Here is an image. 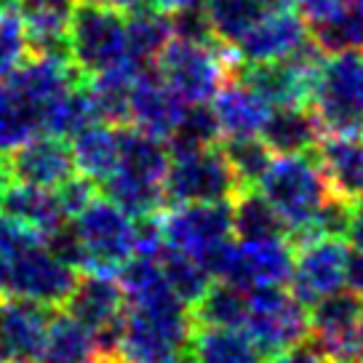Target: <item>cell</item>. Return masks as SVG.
<instances>
[{"mask_svg": "<svg viewBox=\"0 0 363 363\" xmlns=\"http://www.w3.org/2000/svg\"><path fill=\"white\" fill-rule=\"evenodd\" d=\"M166 142L136 131L134 125H118V166L99 187L104 198L123 208L131 219L155 216L166 206Z\"/></svg>", "mask_w": 363, "mask_h": 363, "instance_id": "6da1fadb", "label": "cell"}, {"mask_svg": "<svg viewBox=\"0 0 363 363\" xmlns=\"http://www.w3.org/2000/svg\"><path fill=\"white\" fill-rule=\"evenodd\" d=\"M257 190L275 208L291 246L310 235V225L315 219L318 208L331 195L313 152L272 155Z\"/></svg>", "mask_w": 363, "mask_h": 363, "instance_id": "7a4b0ae2", "label": "cell"}, {"mask_svg": "<svg viewBox=\"0 0 363 363\" xmlns=\"http://www.w3.org/2000/svg\"><path fill=\"white\" fill-rule=\"evenodd\" d=\"M310 107L323 134L363 136V51L323 59Z\"/></svg>", "mask_w": 363, "mask_h": 363, "instance_id": "3957f363", "label": "cell"}, {"mask_svg": "<svg viewBox=\"0 0 363 363\" xmlns=\"http://www.w3.org/2000/svg\"><path fill=\"white\" fill-rule=\"evenodd\" d=\"M67 40L72 65L91 78L128 59L125 13L104 0H75L67 13Z\"/></svg>", "mask_w": 363, "mask_h": 363, "instance_id": "277c9868", "label": "cell"}, {"mask_svg": "<svg viewBox=\"0 0 363 363\" xmlns=\"http://www.w3.org/2000/svg\"><path fill=\"white\" fill-rule=\"evenodd\" d=\"M83 251V270L118 275L136 251V219L107 198H94L69 219Z\"/></svg>", "mask_w": 363, "mask_h": 363, "instance_id": "5b68a950", "label": "cell"}, {"mask_svg": "<svg viewBox=\"0 0 363 363\" xmlns=\"http://www.w3.org/2000/svg\"><path fill=\"white\" fill-rule=\"evenodd\" d=\"M152 65L184 104H208L233 78L230 62L216 54L214 43H193L182 38H171Z\"/></svg>", "mask_w": 363, "mask_h": 363, "instance_id": "8992f818", "label": "cell"}, {"mask_svg": "<svg viewBox=\"0 0 363 363\" xmlns=\"http://www.w3.org/2000/svg\"><path fill=\"white\" fill-rule=\"evenodd\" d=\"M243 331L264 358H272L307 340V307L286 286L249 289Z\"/></svg>", "mask_w": 363, "mask_h": 363, "instance_id": "52a82bcc", "label": "cell"}, {"mask_svg": "<svg viewBox=\"0 0 363 363\" xmlns=\"http://www.w3.org/2000/svg\"><path fill=\"white\" fill-rule=\"evenodd\" d=\"M238 190L219 145L187 152H169L163 179L166 203H225Z\"/></svg>", "mask_w": 363, "mask_h": 363, "instance_id": "ba28073f", "label": "cell"}, {"mask_svg": "<svg viewBox=\"0 0 363 363\" xmlns=\"http://www.w3.org/2000/svg\"><path fill=\"white\" fill-rule=\"evenodd\" d=\"M65 313L96 337L102 358L121 355V326L125 315V294L115 275L80 272L78 284L65 302Z\"/></svg>", "mask_w": 363, "mask_h": 363, "instance_id": "9c48e42d", "label": "cell"}, {"mask_svg": "<svg viewBox=\"0 0 363 363\" xmlns=\"http://www.w3.org/2000/svg\"><path fill=\"white\" fill-rule=\"evenodd\" d=\"M163 246L203 264L233 235L230 201L225 203H179L158 216Z\"/></svg>", "mask_w": 363, "mask_h": 363, "instance_id": "30bf717a", "label": "cell"}, {"mask_svg": "<svg viewBox=\"0 0 363 363\" xmlns=\"http://www.w3.org/2000/svg\"><path fill=\"white\" fill-rule=\"evenodd\" d=\"M350 246L345 238L334 235H313L294 246V267L289 278V291L310 307L323 296L345 289Z\"/></svg>", "mask_w": 363, "mask_h": 363, "instance_id": "8fae6325", "label": "cell"}, {"mask_svg": "<svg viewBox=\"0 0 363 363\" xmlns=\"http://www.w3.org/2000/svg\"><path fill=\"white\" fill-rule=\"evenodd\" d=\"M363 299L352 291H334L310 305L307 342L320 352L323 361L345 363L358 358V323Z\"/></svg>", "mask_w": 363, "mask_h": 363, "instance_id": "7c38bea8", "label": "cell"}, {"mask_svg": "<svg viewBox=\"0 0 363 363\" xmlns=\"http://www.w3.org/2000/svg\"><path fill=\"white\" fill-rule=\"evenodd\" d=\"M80 272L57 259L43 243L9 259V284L6 294L30 299L35 305L59 310L78 284Z\"/></svg>", "mask_w": 363, "mask_h": 363, "instance_id": "4fadbf2b", "label": "cell"}, {"mask_svg": "<svg viewBox=\"0 0 363 363\" xmlns=\"http://www.w3.org/2000/svg\"><path fill=\"white\" fill-rule=\"evenodd\" d=\"M307 24L294 11V6H275L270 11L262 13V19L249 33L233 45L235 59L240 65H254V62H278V59L291 57L302 43H307Z\"/></svg>", "mask_w": 363, "mask_h": 363, "instance_id": "5bb4252c", "label": "cell"}, {"mask_svg": "<svg viewBox=\"0 0 363 363\" xmlns=\"http://www.w3.org/2000/svg\"><path fill=\"white\" fill-rule=\"evenodd\" d=\"M6 158L11 166L13 182L33 187L57 190L62 182L75 174L69 142L54 134H35Z\"/></svg>", "mask_w": 363, "mask_h": 363, "instance_id": "9a60e30c", "label": "cell"}, {"mask_svg": "<svg viewBox=\"0 0 363 363\" xmlns=\"http://www.w3.org/2000/svg\"><path fill=\"white\" fill-rule=\"evenodd\" d=\"M80 80H86V75L69 59L33 57L30 54L6 78V83L11 86L13 94L27 107H33V113L38 115V123H40V113H43L45 107L54 102V99H59L69 86L80 83Z\"/></svg>", "mask_w": 363, "mask_h": 363, "instance_id": "2e32d148", "label": "cell"}, {"mask_svg": "<svg viewBox=\"0 0 363 363\" xmlns=\"http://www.w3.org/2000/svg\"><path fill=\"white\" fill-rule=\"evenodd\" d=\"M184 107L187 104L163 83L158 72L142 69L128 96V123L125 125H134L136 131L166 142L179 123Z\"/></svg>", "mask_w": 363, "mask_h": 363, "instance_id": "e0dca14e", "label": "cell"}, {"mask_svg": "<svg viewBox=\"0 0 363 363\" xmlns=\"http://www.w3.org/2000/svg\"><path fill=\"white\" fill-rule=\"evenodd\" d=\"M51 307L35 305L30 299L0 296V352L9 363H33L45 337Z\"/></svg>", "mask_w": 363, "mask_h": 363, "instance_id": "ac0fdd59", "label": "cell"}, {"mask_svg": "<svg viewBox=\"0 0 363 363\" xmlns=\"http://www.w3.org/2000/svg\"><path fill=\"white\" fill-rule=\"evenodd\" d=\"M313 155L334 195L352 201L363 193V136H320Z\"/></svg>", "mask_w": 363, "mask_h": 363, "instance_id": "d6986e66", "label": "cell"}, {"mask_svg": "<svg viewBox=\"0 0 363 363\" xmlns=\"http://www.w3.org/2000/svg\"><path fill=\"white\" fill-rule=\"evenodd\" d=\"M240 289L289 286L294 267V246L286 235L259 240H238Z\"/></svg>", "mask_w": 363, "mask_h": 363, "instance_id": "ffe728a7", "label": "cell"}, {"mask_svg": "<svg viewBox=\"0 0 363 363\" xmlns=\"http://www.w3.org/2000/svg\"><path fill=\"white\" fill-rule=\"evenodd\" d=\"M323 136L310 104H286L270 107V115L262 125L259 139L267 145L272 155H299L313 152Z\"/></svg>", "mask_w": 363, "mask_h": 363, "instance_id": "44dd1931", "label": "cell"}, {"mask_svg": "<svg viewBox=\"0 0 363 363\" xmlns=\"http://www.w3.org/2000/svg\"><path fill=\"white\" fill-rule=\"evenodd\" d=\"M211 113L216 118L219 134L225 136H259L262 125L270 115V104L240 80H227L211 99Z\"/></svg>", "mask_w": 363, "mask_h": 363, "instance_id": "7402d4cb", "label": "cell"}, {"mask_svg": "<svg viewBox=\"0 0 363 363\" xmlns=\"http://www.w3.org/2000/svg\"><path fill=\"white\" fill-rule=\"evenodd\" d=\"M96 337L65 310H54L33 363H102Z\"/></svg>", "mask_w": 363, "mask_h": 363, "instance_id": "603a6c76", "label": "cell"}, {"mask_svg": "<svg viewBox=\"0 0 363 363\" xmlns=\"http://www.w3.org/2000/svg\"><path fill=\"white\" fill-rule=\"evenodd\" d=\"M187 363H267L243 329L195 326L184 347Z\"/></svg>", "mask_w": 363, "mask_h": 363, "instance_id": "cb8c5ba5", "label": "cell"}, {"mask_svg": "<svg viewBox=\"0 0 363 363\" xmlns=\"http://www.w3.org/2000/svg\"><path fill=\"white\" fill-rule=\"evenodd\" d=\"M289 0H201L206 22L216 43L233 45L262 19V13Z\"/></svg>", "mask_w": 363, "mask_h": 363, "instance_id": "d4e9b609", "label": "cell"}, {"mask_svg": "<svg viewBox=\"0 0 363 363\" xmlns=\"http://www.w3.org/2000/svg\"><path fill=\"white\" fill-rule=\"evenodd\" d=\"M69 150H72L75 174L89 177L99 187L118 166V125L99 121L83 128L80 134L72 136Z\"/></svg>", "mask_w": 363, "mask_h": 363, "instance_id": "484cf974", "label": "cell"}, {"mask_svg": "<svg viewBox=\"0 0 363 363\" xmlns=\"http://www.w3.org/2000/svg\"><path fill=\"white\" fill-rule=\"evenodd\" d=\"M0 211L22 219L24 225H30L33 230H38L43 238L67 222V214L62 211V203H59V198L54 190L22 184V182H13L11 187H9Z\"/></svg>", "mask_w": 363, "mask_h": 363, "instance_id": "4316f807", "label": "cell"}, {"mask_svg": "<svg viewBox=\"0 0 363 363\" xmlns=\"http://www.w3.org/2000/svg\"><path fill=\"white\" fill-rule=\"evenodd\" d=\"M94 123H99V113H96V102L91 96L89 78L69 86L59 99H54L40 113V131L62 136V139H72Z\"/></svg>", "mask_w": 363, "mask_h": 363, "instance_id": "83f0119b", "label": "cell"}, {"mask_svg": "<svg viewBox=\"0 0 363 363\" xmlns=\"http://www.w3.org/2000/svg\"><path fill=\"white\" fill-rule=\"evenodd\" d=\"M233 235L238 240H259L286 235L281 219L257 187H238L230 198Z\"/></svg>", "mask_w": 363, "mask_h": 363, "instance_id": "f1b7e54d", "label": "cell"}, {"mask_svg": "<svg viewBox=\"0 0 363 363\" xmlns=\"http://www.w3.org/2000/svg\"><path fill=\"white\" fill-rule=\"evenodd\" d=\"M125 38H128V57L147 67L150 62H155L160 48L174 38L171 16L150 3L142 9H134L125 13Z\"/></svg>", "mask_w": 363, "mask_h": 363, "instance_id": "f546056e", "label": "cell"}, {"mask_svg": "<svg viewBox=\"0 0 363 363\" xmlns=\"http://www.w3.org/2000/svg\"><path fill=\"white\" fill-rule=\"evenodd\" d=\"M195 326H216V329H243L246 318V289L233 284L211 281L203 296L190 307Z\"/></svg>", "mask_w": 363, "mask_h": 363, "instance_id": "4dcf8cb0", "label": "cell"}, {"mask_svg": "<svg viewBox=\"0 0 363 363\" xmlns=\"http://www.w3.org/2000/svg\"><path fill=\"white\" fill-rule=\"evenodd\" d=\"M22 30L24 43H27V54H33V57L69 59L67 13L27 6V11L22 16Z\"/></svg>", "mask_w": 363, "mask_h": 363, "instance_id": "1f68e13d", "label": "cell"}, {"mask_svg": "<svg viewBox=\"0 0 363 363\" xmlns=\"http://www.w3.org/2000/svg\"><path fill=\"white\" fill-rule=\"evenodd\" d=\"M307 35L326 57L345 51H363V9L345 6L326 22L307 27Z\"/></svg>", "mask_w": 363, "mask_h": 363, "instance_id": "d6a6232c", "label": "cell"}, {"mask_svg": "<svg viewBox=\"0 0 363 363\" xmlns=\"http://www.w3.org/2000/svg\"><path fill=\"white\" fill-rule=\"evenodd\" d=\"M219 150L238 187H257L272 160V152L259 136H227Z\"/></svg>", "mask_w": 363, "mask_h": 363, "instance_id": "836d02e7", "label": "cell"}, {"mask_svg": "<svg viewBox=\"0 0 363 363\" xmlns=\"http://www.w3.org/2000/svg\"><path fill=\"white\" fill-rule=\"evenodd\" d=\"M35 134H40V123H38L33 107H27L13 94L11 86L6 80H0V155L13 152Z\"/></svg>", "mask_w": 363, "mask_h": 363, "instance_id": "e575fe53", "label": "cell"}, {"mask_svg": "<svg viewBox=\"0 0 363 363\" xmlns=\"http://www.w3.org/2000/svg\"><path fill=\"white\" fill-rule=\"evenodd\" d=\"M158 264L160 270H163V278H166L169 289L187 307H193L203 296L208 284H211V278H208V272L203 270L201 262L190 259V257H184L179 251L166 249V246L158 254Z\"/></svg>", "mask_w": 363, "mask_h": 363, "instance_id": "d590c367", "label": "cell"}, {"mask_svg": "<svg viewBox=\"0 0 363 363\" xmlns=\"http://www.w3.org/2000/svg\"><path fill=\"white\" fill-rule=\"evenodd\" d=\"M219 136L222 134L211 113V104H187L166 145H169V152H187V150L211 147Z\"/></svg>", "mask_w": 363, "mask_h": 363, "instance_id": "8d00e7d4", "label": "cell"}, {"mask_svg": "<svg viewBox=\"0 0 363 363\" xmlns=\"http://www.w3.org/2000/svg\"><path fill=\"white\" fill-rule=\"evenodd\" d=\"M27 57L19 13H0V80H6Z\"/></svg>", "mask_w": 363, "mask_h": 363, "instance_id": "74e56055", "label": "cell"}, {"mask_svg": "<svg viewBox=\"0 0 363 363\" xmlns=\"http://www.w3.org/2000/svg\"><path fill=\"white\" fill-rule=\"evenodd\" d=\"M40 243H43V235L38 230L24 225L16 216L0 211V254L6 259H13V257H19V254L40 246Z\"/></svg>", "mask_w": 363, "mask_h": 363, "instance_id": "f35d334b", "label": "cell"}, {"mask_svg": "<svg viewBox=\"0 0 363 363\" xmlns=\"http://www.w3.org/2000/svg\"><path fill=\"white\" fill-rule=\"evenodd\" d=\"M96 190H99L96 182H91L83 174H72L69 179H65L59 184L54 193H57L59 203H62V211L67 214V219H72L80 208H86L96 198Z\"/></svg>", "mask_w": 363, "mask_h": 363, "instance_id": "ab89813d", "label": "cell"}, {"mask_svg": "<svg viewBox=\"0 0 363 363\" xmlns=\"http://www.w3.org/2000/svg\"><path fill=\"white\" fill-rule=\"evenodd\" d=\"M345 6H347V0H294V11L305 19L307 27L326 22L329 16L342 11Z\"/></svg>", "mask_w": 363, "mask_h": 363, "instance_id": "60d3db41", "label": "cell"}, {"mask_svg": "<svg viewBox=\"0 0 363 363\" xmlns=\"http://www.w3.org/2000/svg\"><path fill=\"white\" fill-rule=\"evenodd\" d=\"M267 363H323L320 352L310 345L307 340H302L299 345L289 347V350H281L278 355L267 358Z\"/></svg>", "mask_w": 363, "mask_h": 363, "instance_id": "b9f144b4", "label": "cell"}, {"mask_svg": "<svg viewBox=\"0 0 363 363\" xmlns=\"http://www.w3.org/2000/svg\"><path fill=\"white\" fill-rule=\"evenodd\" d=\"M345 286L352 294H358L363 299V251H350L347 257V270H345Z\"/></svg>", "mask_w": 363, "mask_h": 363, "instance_id": "7bdbcfd3", "label": "cell"}, {"mask_svg": "<svg viewBox=\"0 0 363 363\" xmlns=\"http://www.w3.org/2000/svg\"><path fill=\"white\" fill-rule=\"evenodd\" d=\"M347 238L358 251H363V193L350 201V225H347Z\"/></svg>", "mask_w": 363, "mask_h": 363, "instance_id": "ee69618b", "label": "cell"}, {"mask_svg": "<svg viewBox=\"0 0 363 363\" xmlns=\"http://www.w3.org/2000/svg\"><path fill=\"white\" fill-rule=\"evenodd\" d=\"M24 6H33V9H51V11L69 13V9L75 6V0H24Z\"/></svg>", "mask_w": 363, "mask_h": 363, "instance_id": "f6af8a7d", "label": "cell"}, {"mask_svg": "<svg viewBox=\"0 0 363 363\" xmlns=\"http://www.w3.org/2000/svg\"><path fill=\"white\" fill-rule=\"evenodd\" d=\"M195 3H201V0H150V6H155L158 11L163 13H177L182 9H190Z\"/></svg>", "mask_w": 363, "mask_h": 363, "instance_id": "bcb514c9", "label": "cell"}, {"mask_svg": "<svg viewBox=\"0 0 363 363\" xmlns=\"http://www.w3.org/2000/svg\"><path fill=\"white\" fill-rule=\"evenodd\" d=\"M11 184H13V174H11V166H9V158L0 155V206H3V198H6Z\"/></svg>", "mask_w": 363, "mask_h": 363, "instance_id": "7dc6e473", "label": "cell"}, {"mask_svg": "<svg viewBox=\"0 0 363 363\" xmlns=\"http://www.w3.org/2000/svg\"><path fill=\"white\" fill-rule=\"evenodd\" d=\"M104 3H110L115 9H121L123 13L134 11V9H142V6H147L150 0H104Z\"/></svg>", "mask_w": 363, "mask_h": 363, "instance_id": "c3c4849f", "label": "cell"}, {"mask_svg": "<svg viewBox=\"0 0 363 363\" xmlns=\"http://www.w3.org/2000/svg\"><path fill=\"white\" fill-rule=\"evenodd\" d=\"M24 9V0H0V13H19Z\"/></svg>", "mask_w": 363, "mask_h": 363, "instance_id": "681fc988", "label": "cell"}, {"mask_svg": "<svg viewBox=\"0 0 363 363\" xmlns=\"http://www.w3.org/2000/svg\"><path fill=\"white\" fill-rule=\"evenodd\" d=\"M6 284H9V259L0 254V294H6Z\"/></svg>", "mask_w": 363, "mask_h": 363, "instance_id": "f907efd6", "label": "cell"}, {"mask_svg": "<svg viewBox=\"0 0 363 363\" xmlns=\"http://www.w3.org/2000/svg\"><path fill=\"white\" fill-rule=\"evenodd\" d=\"M358 361H363V313H361V323H358Z\"/></svg>", "mask_w": 363, "mask_h": 363, "instance_id": "816d5d0a", "label": "cell"}, {"mask_svg": "<svg viewBox=\"0 0 363 363\" xmlns=\"http://www.w3.org/2000/svg\"><path fill=\"white\" fill-rule=\"evenodd\" d=\"M345 363H363V361H358V358H352V361H345Z\"/></svg>", "mask_w": 363, "mask_h": 363, "instance_id": "f5cc1de1", "label": "cell"}, {"mask_svg": "<svg viewBox=\"0 0 363 363\" xmlns=\"http://www.w3.org/2000/svg\"><path fill=\"white\" fill-rule=\"evenodd\" d=\"M0 363H9V361H6V358H3V352H0Z\"/></svg>", "mask_w": 363, "mask_h": 363, "instance_id": "db71d44e", "label": "cell"}, {"mask_svg": "<svg viewBox=\"0 0 363 363\" xmlns=\"http://www.w3.org/2000/svg\"><path fill=\"white\" fill-rule=\"evenodd\" d=\"M323 363H331V361H323Z\"/></svg>", "mask_w": 363, "mask_h": 363, "instance_id": "11a10c76", "label": "cell"}]
</instances>
